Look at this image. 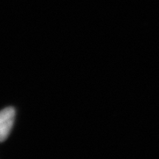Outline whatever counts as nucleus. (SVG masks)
Listing matches in <instances>:
<instances>
[{
  "label": "nucleus",
  "instance_id": "1",
  "mask_svg": "<svg viewBox=\"0 0 159 159\" xmlns=\"http://www.w3.org/2000/svg\"><path fill=\"white\" fill-rule=\"evenodd\" d=\"M16 111L13 107L4 108L0 114V139L4 142L11 133L14 122Z\"/></svg>",
  "mask_w": 159,
  "mask_h": 159
}]
</instances>
